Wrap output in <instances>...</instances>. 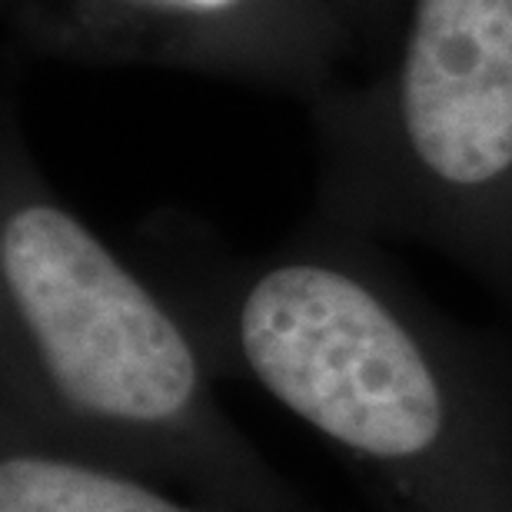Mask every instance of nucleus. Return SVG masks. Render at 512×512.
<instances>
[{"label": "nucleus", "instance_id": "nucleus-1", "mask_svg": "<svg viewBox=\"0 0 512 512\" xmlns=\"http://www.w3.org/2000/svg\"><path fill=\"white\" fill-rule=\"evenodd\" d=\"M133 253L213 380L263 389L326 439L376 512H512V353L429 303L376 240L310 213L243 256L160 210Z\"/></svg>", "mask_w": 512, "mask_h": 512}, {"label": "nucleus", "instance_id": "nucleus-2", "mask_svg": "<svg viewBox=\"0 0 512 512\" xmlns=\"http://www.w3.org/2000/svg\"><path fill=\"white\" fill-rule=\"evenodd\" d=\"M0 439L110 463L233 512H330L213 396L197 336L54 190L0 117Z\"/></svg>", "mask_w": 512, "mask_h": 512}, {"label": "nucleus", "instance_id": "nucleus-3", "mask_svg": "<svg viewBox=\"0 0 512 512\" xmlns=\"http://www.w3.org/2000/svg\"><path fill=\"white\" fill-rule=\"evenodd\" d=\"M306 107L313 217L443 253L512 306V0H409L380 74Z\"/></svg>", "mask_w": 512, "mask_h": 512}, {"label": "nucleus", "instance_id": "nucleus-4", "mask_svg": "<svg viewBox=\"0 0 512 512\" xmlns=\"http://www.w3.org/2000/svg\"><path fill=\"white\" fill-rule=\"evenodd\" d=\"M30 57L163 67L323 97L360 47L330 0H0Z\"/></svg>", "mask_w": 512, "mask_h": 512}, {"label": "nucleus", "instance_id": "nucleus-5", "mask_svg": "<svg viewBox=\"0 0 512 512\" xmlns=\"http://www.w3.org/2000/svg\"><path fill=\"white\" fill-rule=\"evenodd\" d=\"M0 512H233L97 459L0 443Z\"/></svg>", "mask_w": 512, "mask_h": 512}, {"label": "nucleus", "instance_id": "nucleus-6", "mask_svg": "<svg viewBox=\"0 0 512 512\" xmlns=\"http://www.w3.org/2000/svg\"><path fill=\"white\" fill-rule=\"evenodd\" d=\"M360 47V54L386 60L403 30L409 0H330Z\"/></svg>", "mask_w": 512, "mask_h": 512}]
</instances>
